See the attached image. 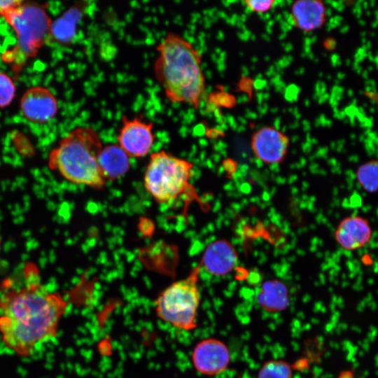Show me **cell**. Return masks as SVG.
<instances>
[{"instance_id":"cell-18","label":"cell","mask_w":378,"mask_h":378,"mask_svg":"<svg viewBox=\"0 0 378 378\" xmlns=\"http://www.w3.org/2000/svg\"><path fill=\"white\" fill-rule=\"evenodd\" d=\"M16 88L11 78L0 71V108L8 106L15 95Z\"/></svg>"},{"instance_id":"cell-21","label":"cell","mask_w":378,"mask_h":378,"mask_svg":"<svg viewBox=\"0 0 378 378\" xmlns=\"http://www.w3.org/2000/svg\"><path fill=\"white\" fill-rule=\"evenodd\" d=\"M23 1L18 0H0V16L5 17L9 12L18 8Z\"/></svg>"},{"instance_id":"cell-17","label":"cell","mask_w":378,"mask_h":378,"mask_svg":"<svg viewBox=\"0 0 378 378\" xmlns=\"http://www.w3.org/2000/svg\"><path fill=\"white\" fill-rule=\"evenodd\" d=\"M290 366L283 360L265 363L258 373V378H292Z\"/></svg>"},{"instance_id":"cell-30","label":"cell","mask_w":378,"mask_h":378,"mask_svg":"<svg viewBox=\"0 0 378 378\" xmlns=\"http://www.w3.org/2000/svg\"><path fill=\"white\" fill-rule=\"evenodd\" d=\"M280 122H281V120L279 118H276L275 120H274V128L276 129V130H279V127H280Z\"/></svg>"},{"instance_id":"cell-11","label":"cell","mask_w":378,"mask_h":378,"mask_svg":"<svg viewBox=\"0 0 378 378\" xmlns=\"http://www.w3.org/2000/svg\"><path fill=\"white\" fill-rule=\"evenodd\" d=\"M335 239L344 250L354 251L368 244L372 237L369 220L360 216H350L342 219L335 231Z\"/></svg>"},{"instance_id":"cell-4","label":"cell","mask_w":378,"mask_h":378,"mask_svg":"<svg viewBox=\"0 0 378 378\" xmlns=\"http://www.w3.org/2000/svg\"><path fill=\"white\" fill-rule=\"evenodd\" d=\"M192 162L164 150L152 153L144 175L146 191L161 204L173 203L183 196H195L190 183Z\"/></svg>"},{"instance_id":"cell-10","label":"cell","mask_w":378,"mask_h":378,"mask_svg":"<svg viewBox=\"0 0 378 378\" xmlns=\"http://www.w3.org/2000/svg\"><path fill=\"white\" fill-rule=\"evenodd\" d=\"M20 109L29 121L45 123L57 113V99L46 88L36 86L28 89L20 100Z\"/></svg>"},{"instance_id":"cell-16","label":"cell","mask_w":378,"mask_h":378,"mask_svg":"<svg viewBox=\"0 0 378 378\" xmlns=\"http://www.w3.org/2000/svg\"><path fill=\"white\" fill-rule=\"evenodd\" d=\"M358 185L368 192L378 191V160H371L360 164L356 169Z\"/></svg>"},{"instance_id":"cell-13","label":"cell","mask_w":378,"mask_h":378,"mask_svg":"<svg viewBox=\"0 0 378 378\" xmlns=\"http://www.w3.org/2000/svg\"><path fill=\"white\" fill-rule=\"evenodd\" d=\"M291 10L294 25L304 31L316 30L326 21V8L321 1H297L292 4Z\"/></svg>"},{"instance_id":"cell-8","label":"cell","mask_w":378,"mask_h":378,"mask_svg":"<svg viewBox=\"0 0 378 378\" xmlns=\"http://www.w3.org/2000/svg\"><path fill=\"white\" fill-rule=\"evenodd\" d=\"M288 147L289 138L272 127L257 130L251 139V148L255 158L268 165L281 163L287 155Z\"/></svg>"},{"instance_id":"cell-25","label":"cell","mask_w":378,"mask_h":378,"mask_svg":"<svg viewBox=\"0 0 378 378\" xmlns=\"http://www.w3.org/2000/svg\"><path fill=\"white\" fill-rule=\"evenodd\" d=\"M290 62V57H286L282 58L279 62H278L279 64V66L281 68H283L284 66H288Z\"/></svg>"},{"instance_id":"cell-35","label":"cell","mask_w":378,"mask_h":378,"mask_svg":"<svg viewBox=\"0 0 378 378\" xmlns=\"http://www.w3.org/2000/svg\"><path fill=\"white\" fill-rule=\"evenodd\" d=\"M0 244H1V239H0Z\"/></svg>"},{"instance_id":"cell-19","label":"cell","mask_w":378,"mask_h":378,"mask_svg":"<svg viewBox=\"0 0 378 378\" xmlns=\"http://www.w3.org/2000/svg\"><path fill=\"white\" fill-rule=\"evenodd\" d=\"M209 102L214 103L216 106L231 108L234 106L237 100L233 95L228 94L225 91H222L211 94L209 98Z\"/></svg>"},{"instance_id":"cell-6","label":"cell","mask_w":378,"mask_h":378,"mask_svg":"<svg viewBox=\"0 0 378 378\" xmlns=\"http://www.w3.org/2000/svg\"><path fill=\"white\" fill-rule=\"evenodd\" d=\"M4 18L15 31L18 44L14 52L28 58L36 55L51 29L46 13L34 4H22Z\"/></svg>"},{"instance_id":"cell-12","label":"cell","mask_w":378,"mask_h":378,"mask_svg":"<svg viewBox=\"0 0 378 378\" xmlns=\"http://www.w3.org/2000/svg\"><path fill=\"white\" fill-rule=\"evenodd\" d=\"M237 261L238 255L234 246L225 239H219L206 246L200 265L209 274L222 276L231 272Z\"/></svg>"},{"instance_id":"cell-22","label":"cell","mask_w":378,"mask_h":378,"mask_svg":"<svg viewBox=\"0 0 378 378\" xmlns=\"http://www.w3.org/2000/svg\"><path fill=\"white\" fill-rule=\"evenodd\" d=\"M300 88L295 85H290L285 88V98L288 102L297 100Z\"/></svg>"},{"instance_id":"cell-28","label":"cell","mask_w":378,"mask_h":378,"mask_svg":"<svg viewBox=\"0 0 378 378\" xmlns=\"http://www.w3.org/2000/svg\"><path fill=\"white\" fill-rule=\"evenodd\" d=\"M267 104H263V105H260L258 107V110L260 113H265L267 111Z\"/></svg>"},{"instance_id":"cell-14","label":"cell","mask_w":378,"mask_h":378,"mask_svg":"<svg viewBox=\"0 0 378 378\" xmlns=\"http://www.w3.org/2000/svg\"><path fill=\"white\" fill-rule=\"evenodd\" d=\"M98 163L106 181L122 177L130 168V157L118 144L104 146L98 158Z\"/></svg>"},{"instance_id":"cell-27","label":"cell","mask_w":378,"mask_h":378,"mask_svg":"<svg viewBox=\"0 0 378 378\" xmlns=\"http://www.w3.org/2000/svg\"><path fill=\"white\" fill-rule=\"evenodd\" d=\"M340 378H354V374L351 371H344L343 372Z\"/></svg>"},{"instance_id":"cell-3","label":"cell","mask_w":378,"mask_h":378,"mask_svg":"<svg viewBox=\"0 0 378 378\" xmlns=\"http://www.w3.org/2000/svg\"><path fill=\"white\" fill-rule=\"evenodd\" d=\"M103 146L94 129L76 127L64 136L50 152L48 165L73 183L101 190L106 183L98 163Z\"/></svg>"},{"instance_id":"cell-34","label":"cell","mask_w":378,"mask_h":378,"mask_svg":"<svg viewBox=\"0 0 378 378\" xmlns=\"http://www.w3.org/2000/svg\"><path fill=\"white\" fill-rule=\"evenodd\" d=\"M284 48L286 51H290L292 49V45L290 43L286 44Z\"/></svg>"},{"instance_id":"cell-32","label":"cell","mask_w":378,"mask_h":378,"mask_svg":"<svg viewBox=\"0 0 378 378\" xmlns=\"http://www.w3.org/2000/svg\"><path fill=\"white\" fill-rule=\"evenodd\" d=\"M257 99H258V101L259 104H260L261 101H263V99H264L263 94L262 93H258L257 94Z\"/></svg>"},{"instance_id":"cell-15","label":"cell","mask_w":378,"mask_h":378,"mask_svg":"<svg viewBox=\"0 0 378 378\" xmlns=\"http://www.w3.org/2000/svg\"><path fill=\"white\" fill-rule=\"evenodd\" d=\"M256 299L259 306L265 310L281 312L289 304L288 289L280 280H267L260 287Z\"/></svg>"},{"instance_id":"cell-7","label":"cell","mask_w":378,"mask_h":378,"mask_svg":"<svg viewBox=\"0 0 378 378\" xmlns=\"http://www.w3.org/2000/svg\"><path fill=\"white\" fill-rule=\"evenodd\" d=\"M121 121L117 136L120 147L130 158H141L147 155L155 139L153 123L141 116L128 118L122 115Z\"/></svg>"},{"instance_id":"cell-1","label":"cell","mask_w":378,"mask_h":378,"mask_svg":"<svg viewBox=\"0 0 378 378\" xmlns=\"http://www.w3.org/2000/svg\"><path fill=\"white\" fill-rule=\"evenodd\" d=\"M27 276L24 283L6 286L0 294L1 340L22 358L56 338L68 308L62 295L50 291L38 277Z\"/></svg>"},{"instance_id":"cell-9","label":"cell","mask_w":378,"mask_h":378,"mask_svg":"<svg viewBox=\"0 0 378 378\" xmlns=\"http://www.w3.org/2000/svg\"><path fill=\"white\" fill-rule=\"evenodd\" d=\"M191 358L196 370L208 376L221 373L230 361L228 348L216 339H206L198 342L193 349Z\"/></svg>"},{"instance_id":"cell-31","label":"cell","mask_w":378,"mask_h":378,"mask_svg":"<svg viewBox=\"0 0 378 378\" xmlns=\"http://www.w3.org/2000/svg\"><path fill=\"white\" fill-rule=\"evenodd\" d=\"M246 115L248 117V118H256V114L254 112L250 111L247 113Z\"/></svg>"},{"instance_id":"cell-26","label":"cell","mask_w":378,"mask_h":378,"mask_svg":"<svg viewBox=\"0 0 378 378\" xmlns=\"http://www.w3.org/2000/svg\"><path fill=\"white\" fill-rule=\"evenodd\" d=\"M227 122H229L230 125L233 128V129H237V125H236V122L234 120V118L231 115H227Z\"/></svg>"},{"instance_id":"cell-2","label":"cell","mask_w":378,"mask_h":378,"mask_svg":"<svg viewBox=\"0 0 378 378\" xmlns=\"http://www.w3.org/2000/svg\"><path fill=\"white\" fill-rule=\"evenodd\" d=\"M156 50L154 75L167 99L198 108L205 90L201 52L175 32L167 33Z\"/></svg>"},{"instance_id":"cell-20","label":"cell","mask_w":378,"mask_h":378,"mask_svg":"<svg viewBox=\"0 0 378 378\" xmlns=\"http://www.w3.org/2000/svg\"><path fill=\"white\" fill-rule=\"evenodd\" d=\"M275 1L267 0V1H255V0H247L245 1V4L247 8L251 11H254L260 14L266 13L270 10Z\"/></svg>"},{"instance_id":"cell-33","label":"cell","mask_w":378,"mask_h":378,"mask_svg":"<svg viewBox=\"0 0 378 378\" xmlns=\"http://www.w3.org/2000/svg\"><path fill=\"white\" fill-rule=\"evenodd\" d=\"M303 125L304 129H310V124L307 120H304L303 122Z\"/></svg>"},{"instance_id":"cell-23","label":"cell","mask_w":378,"mask_h":378,"mask_svg":"<svg viewBox=\"0 0 378 378\" xmlns=\"http://www.w3.org/2000/svg\"><path fill=\"white\" fill-rule=\"evenodd\" d=\"M239 88L250 96L253 88V81L248 78L244 77L239 83Z\"/></svg>"},{"instance_id":"cell-5","label":"cell","mask_w":378,"mask_h":378,"mask_svg":"<svg viewBox=\"0 0 378 378\" xmlns=\"http://www.w3.org/2000/svg\"><path fill=\"white\" fill-rule=\"evenodd\" d=\"M200 269V265L195 267L188 276L173 282L158 295L155 308L159 318L183 330H192L197 327L201 298Z\"/></svg>"},{"instance_id":"cell-24","label":"cell","mask_w":378,"mask_h":378,"mask_svg":"<svg viewBox=\"0 0 378 378\" xmlns=\"http://www.w3.org/2000/svg\"><path fill=\"white\" fill-rule=\"evenodd\" d=\"M267 83L265 80L261 79V78H256L253 81V88L257 90H261L265 88Z\"/></svg>"},{"instance_id":"cell-29","label":"cell","mask_w":378,"mask_h":378,"mask_svg":"<svg viewBox=\"0 0 378 378\" xmlns=\"http://www.w3.org/2000/svg\"><path fill=\"white\" fill-rule=\"evenodd\" d=\"M290 28V25H289L287 22H281V29L284 31H286L288 30H289Z\"/></svg>"}]
</instances>
